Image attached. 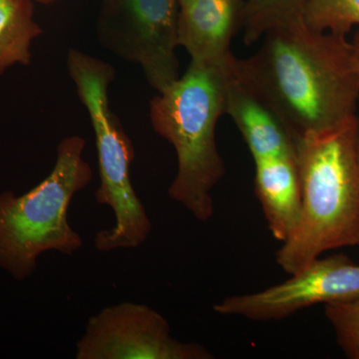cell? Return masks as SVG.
<instances>
[{
  "instance_id": "10",
  "label": "cell",
  "mask_w": 359,
  "mask_h": 359,
  "mask_svg": "<svg viewBox=\"0 0 359 359\" xmlns=\"http://www.w3.org/2000/svg\"><path fill=\"white\" fill-rule=\"evenodd\" d=\"M255 194L269 230L278 242L292 237L302 218V187L297 152L254 161Z\"/></svg>"
},
{
  "instance_id": "16",
  "label": "cell",
  "mask_w": 359,
  "mask_h": 359,
  "mask_svg": "<svg viewBox=\"0 0 359 359\" xmlns=\"http://www.w3.org/2000/svg\"><path fill=\"white\" fill-rule=\"evenodd\" d=\"M32 1L39 2V4H52L57 1V0H32Z\"/></svg>"
},
{
  "instance_id": "3",
  "label": "cell",
  "mask_w": 359,
  "mask_h": 359,
  "mask_svg": "<svg viewBox=\"0 0 359 359\" xmlns=\"http://www.w3.org/2000/svg\"><path fill=\"white\" fill-rule=\"evenodd\" d=\"M236 59L224 65L191 60L185 74L150 102L153 129L173 146L178 159L168 195L204 223L214 215L212 192L226 173L216 128L226 114Z\"/></svg>"
},
{
  "instance_id": "8",
  "label": "cell",
  "mask_w": 359,
  "mask_h": 359,
  "mask_svg": "<svg viewBox=\"0 0 359 359\" xmlns=\"http://www.w3.org/2000/svg\"><path fill=\"white\" fill-rule=\"evenodd\" d=\"M359 297V264L344 254L318 257L289 280L250 294L231 295L214 304L217 313L252 321L285 320L316 304Z\"/></svg>"
},
{
  "instance_id": "1",
  "label": "cell",
  "mask_w": 359,
  "mask_h": 359,
  "mask_svg": "<svg viewBox=\"0 0 359 359\" xmlns=\"http://www.w3.org/2000/svg\"><path fill=\"white\" fill-rule=\"evenodd\" d=\"M235 73L294 140L355 116L359 67L353 43L314 32L304 20L266 32L254 55L237 58Z\"/></svg>"
},
{
  "instance_id": "4",
  "label": "cell",
  "mask_w": 359,
  "mask_h": 359,
  "mask_svg": "<svg viewBox=\"0 0 359 359\" xmlns=\"http://www.w3.org/2000/svg\"><path fill=\"white\" fill-rule=\"evenodd\" d=\"M85 144L82 137H66L58 144L53 169L41 183L23 195L0 194V269L14 280L33 276L44 252L72 256L83 245L68 223L67 212L73 197L93 178L83 159Z\"/></svg>"
},
{
  "instance_id": "12",
  "label": "cell",
  "mask_w": 359,
  "mask_h": 359,
  "mask_svg": "<svg viewBox=\"0 0 359 359\" xmlns=\"http://www.w3.org/2000/svg\"><path fill=\"white\" fill-rule=\"evenodd\" d=\"M306 4L308 0H244L245 44L250 46L269 30L304 20Z\"/></svg>"
},
{
  "instance_id": "13",
  "label": "cell",
  "mask_w": 359,
  "mask_h": 359,
  "mask_svg": "<svg viewBox=\"0 0 359 359\" xmlns=\"http://www.w3.org/2000/svg\"><path fill=\"white\" fill-rule=\"evenodd\" d=\"M304 20L314 32L346 36L359 25V0H308Z\"/></svg>"
},
{
  "instance_id": "6",
  "label": "cell",
  "mask_w": 359,
  "mask_h": 359,
  "mask_svg": "<svg viewBox=\"0 0 359 359\" xmlns=\"http://www.w3.org/2000/svg\"><path fill=\"white\" fill-rule=\"evenodd\" d=\"M97 27L100 43L140 65L148 83L164 91L179 79L178 0H108Z\"/></svg>"
},
{
  "instance_id": "5",
  "label": "cell",
  "mask_w": 359,
  "mask_h": 359,
  "mask_svg": "<svg viewBox=\"0 0 359 359\" xmlns=\"http://www.w3.org/2000/svg\"><path fill=\"white\" fill-rule=\"evenodd\" d=\"M67 69L95 133L100 185L94 197L115 215L114 226L97 231L94 245L103 252L136 249L147 241L152 223L131 183L133 144L109 107L108 88L115 78L114 68L84 52L70 49Z\"/></svg>"
},
{
  "instance_id": "9",
  "label": "cell",
  "mask_w": 359,
  "mask_h": 359,
  "mask_svg": "<svg viewBox=\"0 0 359 359\" xmlns=\"http://www.w3.org/2000/svg\"><path fill=\"white\" fill-rule=\"evenodd\" d=\"M244 0H195L180 7L178 43L191 60L224 65L235 57L231 39L243 26Z\"/></svg>"
},
{
  "instance_id": "11",
  "label": "cell",
  "mask_w": 359,
  "mask_h": 359,
  "mask_svg": "<svg viewBox=\"0 0 359 359\" xmlns=\"http://www.w3.org/2000/svg\"><path fill=\"white\" fill-rule=\"evenodd\" d=\"M32 0H0V75L32 60L33 41L42 34Z\"/></svg>"
},
{
  "instance_id": "7",
  "label": "cell",
  "mask_w": 359,
  "mask_h": 359,
  "mask_svg": "<svg viewBox=\"0 0 359 359\" xmlns=\"http://www.w3.org/2000/svg\"><path fill=\"white\" fill-rule=\"evenodd\" d=\"M76 359H212L197 342L171 335L166 318L146 304L125 302L91 316L76 344Z\"/></svg>"
},
{
  "instance_id": "2",
  "label": "cell",
  "mask_w": 359,
  "mask_h": 359,
  "mask_svg": "<svg viewBox=\"0 0 359 359\" xmlns=\"http://www.w3.org/2000/svg\"><path fill=\"white\" fill-rule=\"evenodd\" d=\"M359 119L295 139L302 218L276 254L294 275L325 252L359 247Z\"/></svg>"
},
{
  "instance_id": "14",
  "label": "cell",
  "mask_w": 359,
  "mask_h": 359,
  "mask_svg": "<svg viewBox=\"0 0 359 359\" xmlns=\"http://www.w3.org/2000/svg\"><path fill=\"white\" fill-rule=\"evenodd\" d=\"M325 316L344 355L359 359V297L325 304Z\"/></svg>"
},
{
  "instance_id": "15",
  "label": "cell",
  "mask_w": 359,
  "mask_h": 359,
  "mask_svg": "<svg viewBox=\"0 0 359 359\" xmlns=\"http://www.w3.org/2000/svg\"><path fill=\"white\" fill-rule=\"evenodd\" d=\"M351 43L353 45L354 52H355L356 60H358V65L359 67V32L354 34L353 41ZM358 168H359V138L358 143Z\"/></svg>"
},
{
  "instance_id": "17",
  "label": "cell",
  "mask_w": 359,
  "mask_h": 359,
  "mask_svg": "<svg viewBox=\"0 0 359 359\" xmlns=\"http://www.w3.org/2000/svg\"><path fill=\"white\" fill-rule=\"evenodd\" d=\"M195 1V0H178V4L180 7H183L187 6V4H190L191 2Z\"/></svg>"
}]
</instances>
